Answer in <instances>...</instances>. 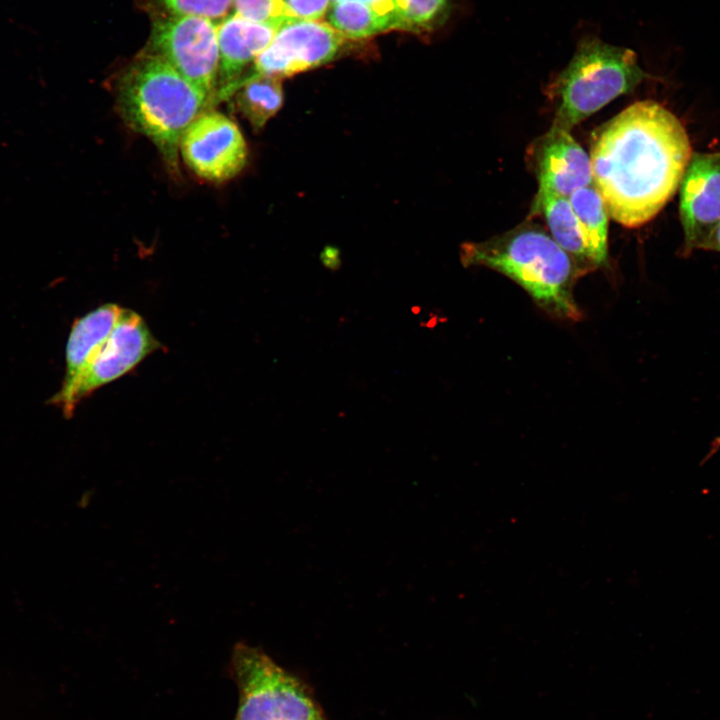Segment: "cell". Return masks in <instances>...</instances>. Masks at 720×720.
Returning a JSON list of instances; mask_svg holds the SVG:
<instances>
[{"label":"cell","mask_w":720,"mask_h":720,"mask_svg":"<svg viewBox=\"0 0 720 720\" xmlns=\"http://www.w3.org/2000/svg\"><path fill=\"white\" fill-rule=\"evenodd\" d=\"M692 153L681 121L656 101H637L606 122L589 156L610 217L627 228L652 220L679 188Z\"/></svg>","instance_id":"1"},{"label":"cell","mask_w":720,"mask_h":720,"mask_svg":"<svg viewBox=\"0 0 720 720\" xmlns=\"http://www.w3.org/2000/svg\"><path fill=\"white\" fill-rule=\"evenodd\" d=\"M464 266L499 272L523 288L546 313L561 320L582 318L573 295L586 272L537 223H522L482 242L461 247Z\"/></svg>","instance_id":"2"},{"label":"cell","mask_w":720,"mask_h":720,"mask_svg":"<svg viewBox=\"0 0 720 720\" xmlns=\"http://www.w3.org/2000/svg\"><path fill=\"white\" fill-rule=\"evenodd\" d=\"M115 95L122 118L148 137L173 168L184 131L210 99L149 49L122 70Z\"/></svg>","instance_id":"3"},{"label":"cell","mask_w":720,"mask_h":720,"mask_svg":"<svg viewBox=\"0 0 720 720\" xmlns=\"http://www.w3.org/2000/svg\"><path fill=\"white\" fill-rule=\"evenodd\" d=\"M647 77L633 50L592 36L583 38L568 65L548 87L555 103L552 125L571 131Z\"/></svg>","instance_id":"4"},{"label":"cell","mask_w":720,"mask_h":720,"mask_svg":"<svg viewBox=\"0 0 720 720\" xmlns=\"http://www.w3.org/2000/svg\"><path fill=\"white\" fill-rule=\"evenodd\" d=\"M239 688L235 720H321L323 712L308 688L262 649L243 642L232 651Z\"/></svg>","instance_id":"5"},{"label":"cell","mask_w":720,"mask_h":720,"mask_svg":"<svg viewBox=\"0 0 720 720\" xmlns=\"http://www.w3.org/2000/svg\"><path fill=\"white\" fill-rule=\"evenodd\" d=\"M161 347L145 320L137 312L122 308L111 333L89 358L74 384L65 392H56L49 404L60 408L65 418L72 417L83 399L124 376Z\"/></svg>","instance_id":"6"},{"label":"cell","mask_w":720,"mask_h":720,"mask_svg":"<svg viewBox=\"0 0 720 720\" xmlns=\"http://www.w3.org/2000/svg\"><path fill=\"white\" fill-rule=\"evenodd\" d=\"M217 27L214 20L197 16L156 17L147 49L211 98L218 83Z\"/></svg>","instance_id":"7"},{"label":"cell","mask_w":720,"mask_h":720,"mask_svg":"<svg viewBox=\"0 0 720 720\" xmlns=\"http://www.w3.org/2000/svg\"><path fill=\"white\" fill-rule=\"evenodd\" d=\"M179 151L200 178L223 182L236 176L247 161V145L237 124L226 115L207 111L184 131Z\"/></svg>","instance_id":"8"},{"label":"cell","mask_w":720,"mask_h":720,"mask_svg":"<svg viewBox=\"0 0 720 720\" xmlns=\"http://www.w3.org/2000/svg\"><path fill=\"white\" fill-rule=\"evenodd\" d=\"M345 38L320 21L289 20L255 59L256 74L282 79L332 61Z\"/></svg>","instance_id":"9"},{"label":"cell","mask_w":720,"mask_h":720,"mask_svg":"<svg viewBox=\"0 0 720 720\" xmlns=\"http://www.w3.org/2000/svg\"><path fill=\"white\" fill-rule=\"evenodd\" d=\"M682 255L701 249L720 223V151L692 153L680 183Z\"/></svg>","instance_id":"10"},{"label":"cell","mask_w":720,"mask_h":720,"mask_svg":"<svg viewBox=\"0 0 720 720\" xmlns=\"http://www.w3.org/2000/svg\"><path fill=\"white\" fill-rule=\"evenodd\" d=\"M539 188L569 197L593 184L590 156L570 131L552 125L530 150Z\"/></svg>","instance_id":"11"},{"label":"cell","mask_w":720,"mask_h":720,"mask_svg":"<svg viewBox=\"0 0 720 720\" xmlns=\"http://www.w3.org/2000/svg\"><path fill=\"white\" fill-rule=\"evenodd\" d=\"M280 27L252 22L235 13L218 24V96L235 92L241 73L267 48Z\"/></svg>","instance_id":"12"},{"label":"cell","mask_w":720,"mask_h":720,"mask_svg":"<svg viewBox=\"0 0 720 720\" xmlns=\"http://www.w3.org/2000/svg\"><path fill=\"white\" fill-rule=\"evenodd\" d=\"M122 308L107 303L74 321L66 345L64 379L58 392L67 391L74 384L89 358L111 333Z\"/></svg>","instance_id":"13"},{"label":"cell","mask_w":720,"mask_h":720,"mask_svg":"<svg viewBox=\"0 0 720 720\" xmlns=\"http://www.w3.org/2000/svg\"><path fill=\"white\" fill-rule=\"evenodd\" d=\"M542 216L554 241L587 273L595 270L590 262L578 221L568 197L540 189L535 195L531 214Z\"/></svg>","instance_id":"14"},{"label":"cell","mask_w":720,"mask_h":720,"mask_svg":"<svg viewBox=\"0 0 720 720\" xmlns=\"http://www.w3.org/2000/svg\"><path fill=\"white\" fill-rule=\"evenodd\" d=\"M328 24L345 39H365L389 30H396L393 0L376 2L341 1L333 3Z\"/></svg>","instance_id":"15"},{"label":"cell","mask_w":720,"mask_h":720,"mask_svg":"<svg viewBox=\"0 0 720 720\" xmlns=\"http://www.w3.org/2000/svg\"><path fill=\"white\" fill-rule=\"evenodd\" d=\"M587 253L595 269L608 263V220L606 204L593 184L574 191L569 197Z\"/></svg>","instance_id":"16"},{"label":"cell","mask_w":720,"mask_h":720,"mask_svg":"<svg viewBox=\"0 0 720 720\" xmlns=\"http://www.w3.org/2000/svg\"><path fill=\"white\" fill-rule=\"evenodd\" d=\"M281 79L252 73L238 85L237 107L254 130H261L283 103Z\"/></svg>","instance_id":"17"},{"label":"cell","mask_w":720,"mask_h":720,"mask_svg":"<svg viewBox=\"0 0 720 720\" xmlns=\"http://www.w3.org/2000/svg\"><path fill=\"white\" fill-rule=\"evenodd\" d=\"M396 30L431 31L442 25L450 10V0H393Z\"/></svg>","instance_id":"18"},{"label":"cell","mask_w":720,"mask_h":720,"mask_svg":"<svg viewBox=\"0 0 720 720\" xmlns=\"http://www.w3.org/2000/svg\"><path fill=\"white\" fill-rule=\"evenodd\" d=\"M153 18L197 16L215 20L225 16L233 0H141Z\"/></svg>","instance_id":"19"},{"label":"cell","mask_w":720,"mask_h":720,"mask_svg":"<svg viewBox=\"0 0 720 720\" xmlns=\"http://www.w3.org/2000/svg\"><path fill=\"white\" fill-rule=\"evenodd\" d=\"M238 16L256 23L282 26L290 19L283 0H233Z\"/></svg>","instance_id":"20"},{"label":"cell","mask_w":720,"mask_h":720,"mask_svg":"<svg viewBox=\"0 0 720 720\" xmlns=\"http://www.w3.org/2000/svg\"><path fill=\"white\" fill-rule=\"evenodd\" d=\"M331 0H283L287 16L293 20L319 21L329 10Z\"/></svg>","instance_id":"21"},{"label":"cell","mask_w":720,"mask_h":720,"mask_svg":"<svg viewBox=\"0 0 720 720\" xmlns=\"http://www.w3.org/2000/svg\"><path fill=\"white\" fill-rule=\"evenodd\" d=\"M701 249L720 252V223L705 240Z\"/></svg>","instance_id":"22"},{"label":"cell","mask_w":720,"mask_h":720,"mask_svg":"<svg viewBox=\"0 0 720 720\" xmlns=\"http://www.w3.org/2000/svg\"><path fill=\"white\" fill-rule=\"evenodd\" d=\"M341 1L376 2V1H379V0H331V3L333 4V3H337V2H341Z\"/></svg>","instance_id":"23"},{"label":"cell","mask_w":720,"mask_h":720,"mask_svg":"<svg viewBox=\"0 0 720 720\" xmlns=\"http://www.w3.org/2000/svg\"><path fill=\"white\" fill-rule=\"evenodd\" d=\"M321 720H326V718H324V719H321Z\"/></svg>","instance_id":"24"}]
</instances>
